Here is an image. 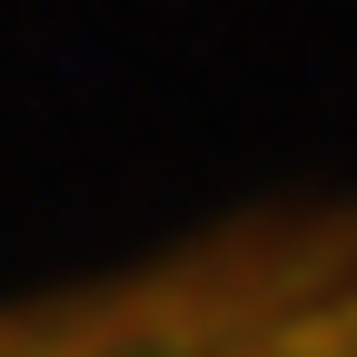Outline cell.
<instances>
[{
	"mask_svg": "<svg viewBox=\"0 0 357 357\" xmlns=\"http://www.w3.org/2000/svg\"><path fill=\"white\" fill-rule=\"evenodd\" d=\"M0 357H357V208L238 229L20 307L0 318Z\"/></svg>",
	"mask_w": 357,
	"mask_h": 357,
	"instance_id": "cell-1",
	"label": "cell"
}]
</instances>
